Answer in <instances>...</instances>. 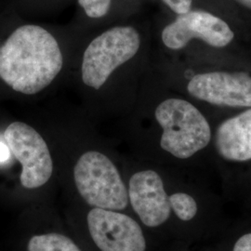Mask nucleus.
Returning a JSON list of instances; mask_svg holds the SVG:
<instances>
[{
    "mask_svg": "<svg viewBox=\"0 0 251 251\" xmlns=\"http://www.w3.org/2000/svg\"><path fill=\"white\" fill-rule=\"evenodd\" d=\"M63 64L57 40L38 25L19 27L0 47V78L23 94L44 90L61 72Z\"/></svg>",
    "mask_w": 251,
    "mask_h": 251,
    "instance_id": "f257e3e1",
    "label": "nucleus"
},
{
    "mask_svg": "<svg viewBox=\"0 0 251 251\" xmlns=\"http://www.w3.org/2000/svg\"><path fill=\"white\" fill-rule=\"evenodd\" d=\"M163 128L162 149L179 159H187L207 146L211 129L206 117L187 100L168 99L154 112Z\"/></svg>",
    "mask_w": 251,
    "mask_h": 251,
    "instance_id": "f03ea898",
    "label": "nucleus"
},
{
    "mask_svg": "<svg viewBox=\"0 0 251 251\" xmlns=\"http://www.w3.org/2000/svg\"><path fill=\"white\" fill-rule=\"evenodd\" d=\"M75 186L90 206L107 210H123L128 194L116 166L101 152L82 154L74 169Z\"/></svg>",
    "mask_w": 251,
    "mask_h": 251,
    "instance_id": "7ed1b4c3",
    "label": "nucleus"
},
{
    "mask_svg": "<svg viewBox=\"0 0 251 251\" xmlns=\"http://www.w3.org/2000/svg\"><path fill=\"white\" fill-rule=\"evenodd\" d=\"M140 45V35L131 26L114 27L97 36L84 52L83 82L99 90L118 66L134 57Z\"/></svg>",
    "mask_w": 251,
    "mask_h": 251,
    "instance_id": "20e7f679",
    "label": "nucleus"
},
{
    "mask_svg": "<svg viewBox=\"0 0 251 251\" xmlns=\"http://www.w3.org/2000/svg\"><path fill=\"white\" fill-rule=\"evenodd\" d=\"M9 151L23 167L21 183L27 189L43 186L53 171V162L45 140L36 129L23 122H13L4 132Z\"/></svg>",
    "mask_w": 251,
    "mask_h": 251,
    "instance_id": "39448f33",
    "label": "nucleus"
},
{
    "mask_svg": "<svg viewBox=\"0 0 251 251\" xmlns=\"http://www.w3.org/2000/svg\"><path fill=\"white\" fill-rule=\"evenodd\" d=\"M233 37L234 33L226 22L204 10L179 14L162 32L163 43L174 50L183 49L195 38L221 49L229 45Z\"/></svg>",
    "mask_w": 251,
    "mask_h": 251,
    "instance_id": "423d86ee",
    "label": "nucleus"
},
{
    "mask_svg": "<svg viewBox=\"0 0 251 251\" xmlns=\"http://www.w3.org/2000/svg\"><path fill=\"white\" fill-rule=\"evenodd\" d=\"M87 221L91 238L100 251H145L144 233L132 218L94 207Z\"/></svg>",
    "mask_w": 251,
    "mask_h": 251,
    "instance_id": "0eeeda50",
    "label": "nucleus"
},
{
    "mask_svg": "<svg viewBox=\"0 0 251 251\" xmlns=\"http://www.w3.org/2000/svg\"><path fill=\"white\" fill-rule=\"evenodd\" d=\"M191 96L218 106L251 108V76L245 72L198 74L187 85Z\"/></svg>",
    "mask_w": 251,
    "mask_h": 251,
    "instance_id": "6e6552de",
    "label": "nucleus"
},
{
    "mask_svg": "<svg viewBox=\"0 0 251 251\" xmlns=\"http://www.w3.org/2000/svg\"><path fill=\"white\" fill-rule=\"evenodd\" d=\"M128 199L148 227L163 225L171 216V204L161 177L153 171H140L129 179Z\"/></svg>",
    "mask_w": 251,
    "mask_h": 251,
    "instance_id": "1a4fd4ad",
    "label": "nucleus"
},
{
    "mask_svg": "<svg viewBox=\"0 0 251 251\" xmlns=\"http://www.w3.org/2000/svg\"><path fill=\"white\" fill-rule=\"evenodd\" d=\"M215 144L219 154L226 160H251V108L218 126Z\"/></svg>",
    "mask_w": 251,
    "mask_h": 251,
    "instance_id": "9d476101",
    "label": "nucleus"
},
{
    "mask_svg": "<svg viewBox=\"0 0 251 251\" xmlns=\"http://www.w3.org/2000/svg\"><path fill=\"white\" fill-rule=\"evenodd\" d=\"M28 251H81L70 238L61 233H50L33 236Z\"/></svg>",
    "mask_w": 251,
    "mask_h": 251,
    "instance_id": "9b49d317",
    "label": "nucleus"
},
{
    "mask_svg": "<svg viewBox=\"0 0 251 251\" xmlns=\"http://www.w3.org/2000/svg\"><path fill=\"white\" fill-rule=\"evenodd\" d=\"M171 207L181 221H191L198 213L196 200L184 193H176L169 197Z\"/></svg>",
    "mask_w": 251,
    "mask_h": 251,
    "instance_id": "f8f14e48",
    "label": "nucleus"
},
{
    "mask_svg": "<svg viewBox=\"0 0 251 251\" xmlns=\"http://www.w3.org/2000/svg\"><path fill=\"white\" fill-rule=\"evenodd\" d=\"M112 0H78V4L90 18L105 16L111 7Z\"/></svg>",
    "mask_w": 251,
    "mask_h": 251,
    "instance_id": "ddd939ff",
    "label": "nucleus"
},
{
    "mask_svg": "<svg viewBox=\"0 0 251 251\" xmlns=\"http://www.w3.org/2000/svg\"><path fill=\"white\" fill-rule=\"evenodd\" d=\"M176 14H183L191 10L193 0H162Z\"/></svg>",
    "mask_w": 251,
    "mask_h": 251,
    "instance_id": "4468645a",
    "label": "nucleus"
},
{
    "mask_svg": "<svg viewBox=\"0 0 251 251\" xmlns=\"http://www.w3.org/2000/svg\"><path fill=\"white\" fill-rule=\"evenodd\" d=\"M233 251H251V233L241 236L235 243Z\"/></svg>",
    "mask_w": 251,
    "mask_h": 251,
    "instance_id": "2eb2a0df",
    "label": "nucleus"
},
{
    "mask_svg": "<svg viewBox=\"0 0 251 251\" xmlns=\"http://www.w3.org/2000/svg\"><path fill=\"white\" fill-rule=\"evenodd\" d=\"M10 157L9 146L6 143L0 141V164L8 161Z\"/></svg>",
    "mask_w": 251,
    "mask_h": 251,
    "instance_id": "dca6fc26",
    "label": "nucleus"
},
{
    "mask_svg": "<svg viewBox=\"0 0 251 251\" xmlns=\"http://www.w3.org/2000/svg\"><path fill=\"white\" fill-rule=\"evenodd\" d=\"M235 1L244 7L251 9V0H235Z\"/></svg>",
    "mask_w": 251,
    "mask_h": 251,
    "instance_id": "f3484780",
    "label": "nucleus"
}]
</instances>
